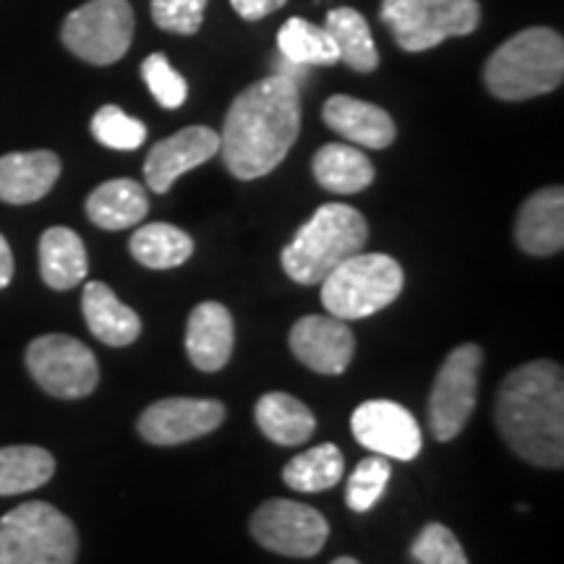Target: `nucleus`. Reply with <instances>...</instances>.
<instances>
[{
    "label": "nucleus",
    "instance_id": "nucleus-32",
    "mask_svg": "<svg viewBox=\"0 0 564 564\" xmlns=\"http://www.w3.org/2000/svg\"><path fill=\"white\" fill-rule=\"evenodd\" d=\"M141 76H144L147 87H150L152 97L162 105V108L175 110L186 102L188 84L178 70L171 66L167 55L152 53L150 58H144V63H141Z\"/></svg>",
    "mask_w": 564,
    "mask_h": 564
},
{
    "label": "nucleus",
    "instance_id": "nucleus-17",
    "mask_svg": "<svg viewBox=\"0 0 564 564\" xmlns=\"http://www.w3.org/2000/svg\"><path fill=\"white\" fill-rule=\"evenodd\" d=\"M236 345V324L228 306L204 301L188 316L186 352L199 371H220L230 361Z\"/></svg>",
    "mask_w": 564,
    "mask_h": 564
},
{
    "label": "nucleus",
    "instance_id": "nucleus-11",
    "mask_svg": "<svg viewBox=\"0 0 564 564\" xmlns=\"http://www.w3.org/2000/svg\"><path fill=\"white\" fill-rule=\"evenodd\" d=\"M251 535L274 554L314 556L327 544L329 525L314 507L291 499H270L253 512Z\"/></svg>",
    "mask_w": 564,
    "mask_h": 564
},
{
    "label": "nucleus",
    "instance_id": "nucleus-14",
    "mask_svg": "<svg viewBox=\"0 0 564 564\" xmlns=\"http://www.w3.org/2000/svg\"><path fill=\"white\" fill-rule=\"evenodd\" d=\"M220 152V133L207 126H188L158 141L147 154L144 178L154 194H167L183 173L194 171Z\"/></svg>",
    "mask_w": 564,
    "mask_h": 564
},
{
    "label": "nucleus",
    "instance_id": "nucleus-12",
    "mask_svg": "<svg viewBox=\"0 0 564 564\" xmlns=\"http://www.w3.org/2000/svg\"><path fill=\"white\" fill-rule=\"evenodd\" d=\"M223 421L225 405L220 400L165 398L139 415V434L141 440L158 447H175L212 434L220 429Z\"/></svg>",
    "mask_w": 564,
    "mask_h": 564
},
{
    "label": "nucleus",
    "instance_id": "nucleus-30",
    "mask_svg": "<svg viewBox=\"0 0 564 564\" xmlns=\"http://www.w3.org/2000/svg\"><path fill=\"white\" fill-rule=\"evenodd\" d=\"M91 137L108 150L131 152L139 150L147 141V126L137 118L126 116L118 105H102L91 118Z\"/></svg>",
    "mask_w": 564,
    "mask_h": 564
},
{
    "label": "nucleus",
    "instance_id": "nucleus-34",
    "mask_svg": "<svg viewBox=\"0 0 564 564\" xmlns=\"http://www.w3.org/2000/svg\"><path fill=\"white\" fill-rule=\"evenodd\" d=\"M207 0H152V19L171 34H196L202 30Z\"/></svg>",
    "mask_w": 564,
    "mask_h": 564
},
{
    "label": "nucleus",
    "instance_id": "nucleus-31",
    "mask_svg": "<svg viewBox=\"0 0 564 564\" xmlns=\"http://www.w3.org/2000/svg\"><path fill=\"white\" fill-rule=\"evenodd\" d=\"M390 474V465H387V457L382 455L366 457V460L358 463L348 478V491H345V502H348L350 510L369 512L382 499Z\"/></svg>",
    "mask_w": 564,
    "mask_h": 564
},
{
    "label": "nucleus",
    "instance_id": "nucleus-8",
    "mask_svg": "<svg viewBox=\"0 0 564 564\" xmlns=\"http://www.w3.org/2000/svg\"><path fill=\"white\" fill-rule=\"evenodd\" d=\"M63 45L76 58L110 66L129 53L133 40V9L129 0H89L63 21Z\"/></svg>",
    "mask_w": 564,
    "mask_h": 564
},
{
    "label": "nucleus",
    "instance_id": "nucleus-37",
    "mask_svg": "<svg viewBox=\"0 0 564 564\" xmlns=\"http://www.w3.org/2000/svg\"><path fill=\"white\" fill-rule=\"evenodd\" d=\"M333 564H361V562L352 560V556H340V560H335Z\"/></svg>",
    "mask_w": 564,
    "mask_h": 564
},
{
    "label": "nucleus",
    "instance_id": "nucleus-22",
    "mask_svg": "<svg viewBox=\"0 0 564 564\" xmlns=\"http://www.w3.org/2000/svg\"><path fill=\"white\" fill-rule=\"evenodd\" d=\"M89 270L84 241L68 228H51L40 238V274L53 291H70Z\"/></svg>",
    "mask_w": 564,
    "mask_h": 564
},
{
    "label": "nucleus",
    "instance_id": "nucleus-33",
    "mask_svg": "<svg viewBox=\"0 0 564 564\" xmlns=\"http://www.w3.org/2000/svg\"><path fill=\"white\" fill-rule=\"evenodd\" d=\"M415 564H468L457 535L442 523H429L411 544Z\"/></svg>",
    "mask_w": 564,
    "mask_h": 564
},
{
    "label": "nucleus",
    "instance_id": "nucleus-26",
    "mask_svg": "<svg viewBox=\"0 0 564 564\" xmlns=\"http://www.w3.org/2000/svg\"><path fill=\"white\" fill-rule=\"evenodd\" d=\"M131 253L150 270H173L186 264L194 253V241L186 230L167 223H152L131 236Z\"/></svg>",
    "mask_w": 564,
    "mask_h": 564
},
{
    "label": "nucleus",
    "instance_id": "nucleus-36",
    "mask_svg": "<svg viewBox=\"0 0 564 564\" xmlns=\"http://www.w3.org/2000/svg\"><path fill=\"white\" fill-rule=\"evenodd\" d=\"M11 278H13V253H11L9 241L0 236V291L11 285Z\"/></svg>",
    "mask_w": 564,
    "mask_h": 564
},
{
    "label": "nucleus",
    "instance_id": "nucleus-6",
    "mask_svg": "<svg viewBox=\"0 0 564 564\" xmlns=\"http://www.w3.org/2000/svg\"><path fill=\"white\" fill-rule=\"evenodd\" d=\"M79 535L58 507L26 502L0 518V564H76Z\"/></svg>",
    "mask_w": 564,
    "mask_h": 564
},
{
    "label": "nucleus",
    "instance_id": "nucleus-19",
    "mask_svg": "<svg viewBox=\"0 0 564 564\" xmlns=\"http://www.w3.org/2000/svg\"><path fill=\"white\" fill-rule=\"evenodd\" d=\"M61 175L55 152H11L0 158V202L32 204L51 194Z\"/></svg>",
    "mask_w": 564,
    "mask_h": 564
},
{
    "label": "nucleus",
    "instance_id": "nucleus-21",
    "mask_svg": "<svg viewBox=\"0 0 564 564\" xmlns=\"http://www.w3.org/2000/svg\"><path fill=\"white\" fill-rule=\"evenodd\" d=\"M150 212V196L141 183L116 178L97 186L87 199V217L102 230H126L139 225Z\"/></svg>",
    "mask_w": 564,
    "mask_h": 564
},
{
    "label": "nucleus",
    "instance_id": "nucleus-7",
    "mask_svg": "<svg viewBox=\"0 0 564 564\" xmlns=\"http://www.w3.org/2000/svg\"><path fill=\"white\" fill-rule=\"evenodd\" d=\"M379 19L408 53H423L449 37L478 30V0H382Z\"/></svg>",
    "mask_w": 564,
    "mask_h": 564
},
{
    "label": "nucleus",
    "instance_id": "nucleus-18",
    "mask_svg": "<svg viewBox=\"0 0 564 564\" xmlns=\"http://www.w3.org/2000/svg\"><path fill=\"white\" fill-rule=\"evenodd\" d=\"M518 246L531 257H552L564 249V192L549 186L528 196L514 225Z\"/></svg>",
    "mask_w": 564,
    "mask_h": 564
},
{
    "label": "nucleus",
    "instance_id": "nucleus-15",
    "mask_svg": "<svg viewBox=\"0 0 564 564\" xmlns=\"http://www.w3.org/2000/svg\"><path fill=\"white\" fill-rule=\"evenodd\" d=\"M291 350L303 366L316 373L337 377L348 369L356 350V337L337 316H303L291 329Z\"/></svg>",
    "mask_w": 564,
    "mask_h": 564
},
{
    "label": "nucleus",
    "instance_id": "nucleus-25",
    "mask_svg": "<svg viewBox=\"0 0 564 564\" xmlns=\"http://www.w3.org/2000/svg\"><path fill=\"white\" fill-rule=\"evenodd\" d=\"M324 30L333 37L337 58L358 74H371L379 66V51L373 45L366 19L352 9H335L327 13Z\"/></svg>",
    "mask_w": 564,
    "mask_h": 564
},
{
    "label": "nucleus",
    "instance_id": "nucleus-3",
    "mask_svg": "<svg viewBox=\"0 0 564 564\" xmlns=\"http://www.w3.org/2000/svg\"><path fill=\"white\" fill-rule=\"evenodd\" d=\"M369 225L356 207L322 204L306 225H301L291 243L280 253L282 270L299 285H319L345 259L364 251Z\"/></svg>",
    "mask_w": 564,
    "mask_h": 564
},
{
    "label": "nucleus",
    "instance_id": "nucleus-5",
    "mask_svg": "<svg viewBox=\"0 0 564 564\" xmlns=\"http://www.w3.org/2000/svg\"><path fill=\"white\" fill-rule=\"evenodd\" d=\"M403 267L387 253H356L324 278V312L337 319H366L382 312L403 291Z\"/></svg>",
    "mask_w": 564,
    "mask_h": 564
},
{
    "label": "nucleus",
    "instance_id": "nucleus-10",
    "mask_svg": "<svg viewBox=\"0 0 564 564\" xmlns=\"http://www.w3.org/2000/svg\"><path fill=\"white\" fill-rule=\"evenodd\" d=\"M484 364V350L474 343H465L444 358L436 382L429 398V423L440 442L455 440L476 408L478 371Z\"/></svg>",
    "mask_w": 564,
    "mask_h": 564
},
{
    "label": "nucleus",
    "instance_id": "nucleus-4",
    "mask_svg": "<svg viewBox=\"0 0 564 564\" xmlns=\"http://www.w3.org/2000/svg\"><path fill=\"white\" fill-rule=\"evenodd\" d=\"M562 76V34L546 26H531L502 42L484 68L486 89L505 102H523L554 91Z\"/></svg>",
    "mask_w": 564,
    "mask_h": 564
},
{
    "label": "nucleus",
    "instance_id": "nucleus-24",
    "mask_svg": "<svg viewBox=\"0 0 564 564\" xmlns=\"http://www.w3.org/2000/svg\"><path fill=\"white\" fill-rule=\"evenodd\" d=\"M257 426L270 442L295 447V444L312 440L316 419L293 394L270 392L257 403Z\"/></svg>",
    "mask_w": 564,
    "mask_h": 564
},
{
    "label": "nucleus",
    "instance_id": "nucleus-13",
    "mask_svg": "<svg viewBox=\"0 0 564 564\" xmlns=\"http://www.w3.org/2000/svg\"><path fill=\"white\" fill-rule=\"evenodd\" d=\"M350 429L364 447L392 460H413L423 447L419 421L408 408L392 400H369L358 405Z\"/></svg>",
    "mask_w": 564,
    "mask_h": 564
},
{
    "label": "nucleus",
    "instance_id": "nucleus-29",
    "mask_svg": "<svg viewBox=\"0 0 564 564\" xmlns=\"http://www.w3.org/2000/svg\"><path fill=\"white\" fill-rule=\"evenodd\" d=\"M345 474V460L343 453L335 447V444L324 442L316 444V447L306 449V453L295 455L291 463L282 470V481L291 486L293 491H327L333 486L340 484Z\"/></svg>",
    "mask_w": 564,
    "mask_h": 564
},
{
    "label": "nucleus",
    "instance_id": "nucleus-2",
    "mask_svg": "<svg viewBox=\"0 0 564 564\" xmlns=\"http://www.w3.org/2000/svg\"><path fill=\"white\" fill-rule=\"evenodd\" d=\"M497 426L507 447L539 468L564 463V373L554 361H531L505 377L497 394Z\"/></svg>",
    "mask_w": 564,
    "mask_h": 564
},
{
    "label": "nucleus",
    "instance_id": "nucleus-27",
    "mask_svg": "<svg viewBox=\"0 0 564 564\" xmlns=\"http://www.w3.org/2000/svg\"><path fill=\"white\" fill-rule=\"evenodd\" d=\"M278 51L282 61L293 63V66H335L340 63L337 58V47L324 26H316L306 19H288L278 32Z\"/></svg>",
    "mask_w": 564,
    "mask_h": 564
},
{
    "label": "nucleus",
    "instance_id": "nucleus-23",
    "mask_svg": "<svg viewBox=\"0 0 564 564\" xmlns=\"http://www.w3.org/2000/svg\"><path fill=\"white\" fill-rule=\"evenodd\" d=\"M314 178L333 194H358L373 183V165L366 152L350 144H324L314 154Z\"/></svg>",
    "mask_w": 564,
    "mask_h": 564
},
{
    "label": "nucleus",
    "instance_id": "nucleus-35",
    "mask_svg": "<svg viewBox=\"0 0 564 564\" xmlns=\"http://www.w3.org/2000/svg\"><path fill=\"white\" fill-rule=\"evenodd\" d=\"M285 3L288 0H230L232 11H236L238 17L246 21H259V19L270 17V13L280 11Z\"/></svg>",
    "mask_w": 564,
    "mask_h": 564
},
{
    "label": "nucleus",
    "instance_id": "nucleus-20",
    "mask_svg": "<svg viewBox=\"0 0 564 564\" xmlns=\"http://www.w3.org/2000/svg\"><path fill=\"white\" fill-rule=\"evenodd\" d=\"M82 312L89 333L112 348L131 345L141 335L139 314L118 301V295L105 282H87L82 295Z\"/></svg>",
    "mask_w": 564,
    "mask_h": 564
},
{
    "label": "nucleus",
    "instance_id": "nucleus-9",
    "mask_svg": "<svg viewBox=\"0 0 564 564\" xmlns=\"http://www.w3.org/2000/svg\"><path fill=\"white\" fill-rule=\"evenodd\" d=\"M26 369L42 390L61 400H79L97 390L100 366L87 345L68 335H42L26 348Z\"/></svg>",
    "mask_w": 564,
    "mask_h": 564
},
{
    "label": "nucleus",
    "instance_id": "nucleus-16",
    "mask_svg": "<svg viewBox=\"0 0 564 564\" xmlns=\"http://www.w3.org/2000/svg\"><path fill=\"white\" fill-rule=\"evenodd\" d=\"M322 118L345 141L366 150H387L398 137L390 112L348 95L329 97L322 108Z\"/></svg>",
    "mask_w": 564,
    "mask_h": 564
},
{
    "label": "nucleus",
    "instance_id": "nucleus-1",
    "mask_svg": "<svg viewBox=\"0 0 564 564\" xmlns=\"http://www.w3.org/2000/svg\"><path fill=\"white\" fill-rule=\"evenodd\" d=\"M301 131L299 84L282 74L253 82L230 105L220 133L225 167L238 181L270 175Z\"/></svg>",
    "mask_w": 564,
    "mask_h": 564
},
{
    "label": "nucleus",
    "instance_id": "nucleus-28",
    "mask_svg": "<svg viewBox=\"0 0 564 564\" xmlns=\"http://www.w3.org/2000/svg\"><path fill=\"white\" fill-rule=\"evenodd\" d=\"M55 474V460L47 449L34 444H17L0 449V497L34 491Z\"/></svg>",
    "mask_w": 564,
    "mask_h": 564
}]
</instances>
